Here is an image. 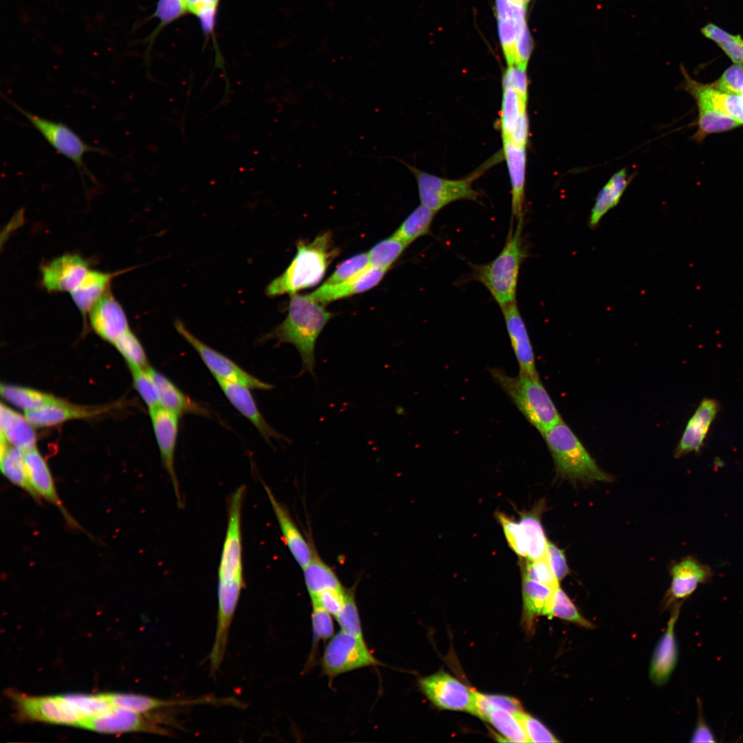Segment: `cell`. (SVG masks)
<instances>
[{
	"label": "cell",
	"instance_id": "1f68e13d",
	"mask_svg": "<svg viewBox=\"0 0 743 743\" xmlns=\"http://www.w3.org/2000/svg\"><path fill=\"white\" fill-rule=\"evenodd\" d=\"M34 426L26 417L1 405V441L25 451L36 446Z\"/></svg>",
	"mask_w": 743,
	"mask_h": 743
},
{
	"label": "cell",
	"instance_id": "74e56055",
	"mask_svg": "<svg viewBox=\"0 0 743 743\" xmlns=\"http://www.w3.org/2000/svg\"><path fill=\"white\" fill-rule=\"evenodd\" d=\"M302 570L310 597L326 590L343 588L334 571L314 552L310 562Z\"/></svg>",
	"mask_w": 743,
	"mask_h": 743
},
{
	"label": "cell",
	"instance_id": "7a4b0ae2",
	"mask_svg": "<svg viewBox=\"0 0 743 743\" xmlns=\"http://www.w3.org/2000/svg\"><path fill=\"white\" fill-rule=\"evenodd\" d=\"M323 305L308 294L291 295L286 319L265 336L278 345L290 343L296 347L302 364L299 376L308 372L315 377L316 341L333 316Z\"/></svg>",
	"mask_w": 743,
	"mask_h": 743
},
{
	"label": "cell",
	"instance_id": "3957f363",
	"mask_svg": "<svg viewBox=\"0 0 743 743\" xmlns=\"http://www.w3.org/2000/svg\"><path fill=\"white\" fill-rule=\"evenodd\" d=\"M339 254L332 233L324 232L312 241L300 240L297 253L286 270L266 287V293L273 297L290 295L317 285L324 277L333 259Z\"/></svg>",
	"mask_w": 743,
	"mask_h": 743
},
{
	"label": "cell",
	"instance_id": "52a82bcc",
	"mask_svg": "<svg viewBox=\"0 0 743 743\" xmlns=\"http://www.w3.org/2000/svg\"><path fill=\"white\" fill-rule=\"evenodd\" d=\"M406 166L414 175L420 204L438 212L448 204L458 200L478 202L480 193L473 184L486 170L503 158L502 151L494 155L468 176L450 180L424 172L402 160L393 157Z\"/></svg>",
	"mask_w": 743,
	"mask_h": 743
},
{
	"label": "cell",
	"instance_id": "f907efd6",
	"mask_svg": "<svg viewBox=\"0 0 743 743\" xmlns=\"http://www.w3.org/2000/svg\"><path fill=\"white\" fill-rule=\"evenodd\" d=\"M522 577L543 583L553 589L560 585L556 579L546 556L538 559L520 558Z\"/></svg>",
	"mask_w": 743,
	"mask_h": 743
},
{
	"label": "cell",
	"instance_id": "7402d4cb",
	"mask_svg": "<svg viewBox=\"0 0 743 743\" xmlns=\"http://www.w3.org/2000/svg\"><path fill=\"white\" fill-rule=\"evenodd\" d=\"M682 603L674 605L667 629L655 648L649 669L653 682L663 685L667 682L678 660V645L675 636V625L679 616Z\"/></svg>",
	"mask_w": 743,
	"mask_h": 743
},
{
	"label": "cell",
	"instance_id": "e7e4bbea",
	"mask_svg": "<svg viewBox=\"0 0 743 743\" xmlns=\"http://www.w3.org/2000/svg\"><path fill=\"white\" fill-rule=\"evenodd\" d=\"M528 118L527 112H525L521 115L508 140L517 146L526 147L528 140Z\"/></svg>",
	"mask_w": 743,
	"mask_h": 743
},
{
	"label": "cell",
	"instance_id": "f5cc1de1",
	"mask_svg": "<svg viewBox=\"0 0 743 743\" xmlns=\"http://www.w3.org/2000/svg\"><path fill=\"white\" fill-rule=\"evenodd\" d=\"M369 266L367 252L356 254L342 261L323 283L332 285L345 281L358 275Z\"/></svg>",
	"mask_w": 743,
	"mask_h": 743
},
{
	"label": "cell",
	"instance_id": "9f6ffc18",
	"mask_svg": "<svg viewBox=\"0 0 743 743\" xmlns=\"http://www.w3.org/2000/svg\"><path fill=\"white\" fill-rule=\"evenodd\" d=\"M312 626L313 645L320 640H325L334 636V623L331 614L318 605L312 603Z\"/></svg>",
	"mask_w": 743,
	"mask_h": 743
},
{
	"label": "cell",
	"instance_id": "836d02e7",
	"mask_svg": "<svg viewBox=\"0 0 743 743\" xmlns=\"http://www.w3.org/2000/svg\"><path fill=\"white\" fill-rule=\"evenodd\" d=\"M546 506L540 500L528 510L519 512V524L526 537L528 559H538L546 556L548 540L541 524V516Z\"/></svg>",
	"mask_w": 743,
	"mask_h": 743
},
{
	"label": "cell",
	"instance_id": "d6a6232c",
	"mask_svg": "<svg viewBox=\"0 0 743 743\" xmlns=\"http://www.w3.org/2000/svg\"><path fill=\"white\" fill-rule=\"evenodd\" d=\"M147 369L157 387L161 407L180 416L189 413L202 415L207 413L202 407L185 395L166 376L150 366Z\"/></svg>",
	"mask_w": 743,
	"mask_h": 743
},
{
	"label": "cell",
	"instance_id": "60d3db41",
	"mask_svg": "<svg viewBox=\"0 0 743 743\" xmlns=\"http://www.w3.org/2000/svg\"><path fill=\"white\" fill-rule=\"evenodd\" d=\"M698 129L693 136V139L701 143L709 135L726 132L740 127L741 125L726 114L711 107L697 105Z\"/></svg>",
	"mask_w": 743,
	"mask_h": 743
},
{
	"label": "cell",
	"instance_id": "2e32d148",
	"mask_svg": "<svg viewBox=\"0 0 743 743\" xmlns=\"http://www.w3.org/2000/svg\"><path fill=\"white\" fill-rule=\"evenodd\" d=\"M526 11L527 6L513 0H495L498 36L508 67L515 65V45L528 26Z\"/></svg>",
	"mask_w": 743,
	"mask_h": 743
},
{
	"label": "cell",
	"instance_id": "4316f807",
	"mask_svg": "<svg viewBox=\"0 0 743 743\" xmlns=\"http://www.w3.org/2000/svg\"><path fill=\"white\" fill-rule=\"evenodd\" d=\"M216 380L232 405L255 427L266 440L269 441L272 438L278 440L286 439L266 421L258 409L249 387L233 382Z\"/></svg>",
	"mask_w": 743,
	"mask_h": 743
},
{
	"label": "cell",
	"instance_id": "4fadbf2b",
	"mask_svg": "<svg viewBox=\"0 0 743 743\" xmlns=\"http://www.w3.org/2000/svg\"><path fill=\"white\" fill-rule=\"evenodd\" d=\"M120 708H114L101 715L86 719L80 727L105 733L145 732L162 735H171V732L149 716Z\"/></svg>",
	"mask_w": 743,
	"mask_h": 743
},
{
	"label": "cell",
	"instance_id": "91938a15",
	"mask_svg": "<svg viewBox=\"0 0 743 743\" xmlns=\"http://www.w3.org/2000/svg\"><path fill=\"white\" fill-rule=\"evenodd\" d=\"M513 88L525 104L528 103V80L526 70L516 65L509 66L502 76V87Z\"/></svg>",
	"mask_w": 743,
	"mask_h": 743
},
{
	"label": "cell",
	"instance_id": "277c9868",
	"mask_svg": "<svg viewBox=\"0 0 743 743\" xmlns=\"http://www.w3.org/2000/svg\"><path fill=\"white\" fill-rule=\"evenodd\" d=\"M523 217L510 230L499 254L484 264H471L472 277L484 286L501 308L516 301L520 266L526 257L523 244Z\"/></svg>",
	"mask_w": 743,
	"mask_h": 743
},
{
	"label": "cell",
	"instance_id": "7dc6e473",
	"mask_svg": "<svg viewBox=\"0 0 743 743\" xmlns=\"http://www.w3.org/2000/svg\"><path fill=\"white\" fill-rule=\"evenodd\" d=\"M113 344L129 367L144 369L149 367L142 345L130 329L118 338Z\"/></svg>",
	"mask_w": 743,
	"mask_h": 743
},
{
	"label": "cell",
	"instance_id": "f6af8a7d",
	"mask_svg": "<svg viewBox=\"0 0 743 743\" xmlns=\"http://www.w3.org/2000/svg\"><path fill=\"white\" fill-rule=\"evenodd\" d=\"M574 623L585 628H594V624L585 618L578 610L569 596L560 585L554 589L551 605V617Z\"/></svg>",
	"mask_w": 743,
	"mask_h": 743
},
{
	"label": "cell",
	"instance_id": "4dcf8cb0",
	"mask_svg": "<svg viewBox=\"0 0 743 743\" xmlns=\"http://www.w3.org/2000/svg\"><path fill=\"white\" fill-rule=\"evenodd\" d=\"M554 589L537 581L522 577L523 623L530 630L539 616L551 618Z\"/></svg>",
	"mask_w": 743,
	"mask_h": 743
},
{
	"label": "cell",
	"instance_id": "681fc988",
	"mask_svg": "<svg viewBox=\"0 0 743 743\" xmlns=\"http://www.w3.org/2000/svg\"><path fill=\"white\" fill-rule=\"evenodd\" d=\"M131 371L133 385L149 409L160 406L159 394L155 383L147 369L138 367H129Z\"/></svg>",
	"mask_w": 743,
	"mask_h": 743
},
{
	"label": "cell",
	"instance_id": "8fae6325",
	"mask_svg": "<svg viewBox=\"0 0 743 743\" xmlns=\"http://www.w3.org/2000/svg\"><path fill=\"white\" fill-rule=\"evenodd\" d=\"M175 327L197 352L216 380L239 383L250 389L269 390L273 388L272 385L252 376L232 360L204 343L190 332L182 321L177 320Z\"/></svg>",
	"mask_w": 743,
	"mask_h": 743
},
{
	"label": "cell",
	"instance_id": "6f0895ef",
	"mask_svg": "<svg viewBox=\"0 0 743 743\" xmlns=\"http://www.w3.org/2000/svg\"><path fill=\"white\" fill-rule=\"evenodd\" d=\"M710 85L726 94H740L743 92V65L733 64L726 68L722 75Z\"/></svg>",
	"mask_w": 743,
	"mask_h": 743
},
{
	"label": "cell",
	"instance_id": "7bdbcfd3",
	"mask_svg": "<svg viewBox=\"0 0 743 743\" xmlns=\"http://www.w3.org/2000/svg\"><path fill=\"white\" fill-rule=\"evenodd\" d=\"M700 31L705 38L715 43L733 64L743 65V39L740 34H732L712 23Z\"/></svg>",
	"mask_w": 743,
	"mask_h": 743
},
{
	"label": "cell",
	"instance_id": "484cf974",
	"mask_svg": "<svg viewBox=\"0 0 743 743\" xmlns=\"http://www.w3.org/2000/svg\"><path fill=\"white\" fill-rule=\"evenodd\" d=\"M108 408L80 406L61 399L57 402L25 411L24 415L34 427H47L72 420L91 418L104 413Z\"/></svg>",
	"mask_w": 743,
	"mask_h": 743
},
{
	"label": "cell",
	"instance_id": "7c38bea8",
	"mask_svg": "<svg viewBox=\"0 0 743 743\" xmlns=\"http://www.w3.org/2000/svg\"><path fill=\"white\" fill-rule=\"evenodd\" d=\"M422 693L442 709L464 711L473 714L476 691L447 673L439 671L419 680Z\"/></svg>",
	"mask_w": 743,
	"mask_h": 743
},
{
	"label": "cell",
	"instance_id": "5bb4252c",
	"mask_svg": "<svg viewBox=\"0 0 743 743\" xmlns=\"http://www.w3.org/2000/svg\"><path fill=\"white\" fill-rule=\"evenodd\" d=\"M149 414L162 464L170 477L177 505L182 507L183 501L174 464L180 416L161 406L149 410Z\"/></svg>",
	"mask_w": 743,
	"mask_h": 743
},
{
	"label": "cell",
	"instance_id": "680465c9",
	"mask_svg": "<svg viewBox=\"0 0 743 743\" xmlns=\"http://www.w3.org/2000/svg\"><path fill=\"white\" fill-rule=\"evenodd\" d=\"M347 596L344 588L329 589L311 596L312 603L319 605L336 616L342 609Z\"/></svg>",
	"mask_w": 743,
	"mask_h": 743
},
{
	"label": "cell",
	"instance_id": "6125c7cd",
	"mask_svg": "<svg viewBox=\"0 0 743 743\" xmlns=\"http://www.w3.org/2000/svg\"><path fill=\"white\" fill-rule=\"evenodd\" d=\"M698 715L696 726L691 736V742H715L716 740L711 728L705 722L702 711L700 700L698 699Z\"/></svg>",
	"mask_w": 743,
	"mask_h": 743
},
{
	"label": "cell",
	"instance_id": "cb8c5ba5",
	"mask_svg": "<svg viewBox=\"0 0 743 743\" xmlns=\"http://www.w3.org/2000/svg\"><path fill=\"white\" fill-rule=\"evenodd\" d=\"M387 272V270L369 266L345 281L332 285L323 283L308 295L314 301L325 305L371 290L381 281Z\"/></svg>",
	"mask_w": 743,
	"mask_h": 743
},
{
	"label": "cell",
	"instance_id": "d590c367",
	"mask_svg": "<svg viewBox=\"0 0 743 743\" xmlns=\"http://www.w3.org/2000/svg\"><path fill=\"white\" fill-rule=\"evenodd\" d=\"M0 465L4 477L13 485L38 499L30 484L24 460V451L1 441Z\"/></svg>",
	"mask_w": 743,
	"mask_h": 743
},
{
	"label": "cell",
	"instance_id": "bcb514c9",
	"mask_svg": "<svg viewBox=\"0 0 743 743\" xmlns=\"http://www.w3.org/2000/svg\"><path fill=\"white\" fill-rule=\"evenodd\" d=\"M65 696L77 709L84 720L105 714L114 708L104 693L67 694Z\"/></svg>",
	"mask_w": 743,
	"mask_h": 743
},
{
	"label": "cell",
	"instance_id": "83f0119b",
	"mask_svg": "<svg viewBox=\"0 0 743 743\" xmlns=\"http://www.w3.org/2000/svg\"><path fill=\"white\" fill-rule=\"evenodd\" d=\"M104 694L115 708L140 713H149L155 710L169 707L198 704H224L225 702L224 698L219 699L210 697L193 700H164L133 693H108Z\"/></svg>",
	"mask_w": 743,
	"mask_h": 743
},
{
	"label": "cell",
	"instance_id": "03108f58",
	"mask_svg": "<svg viewBox=\"0 0 743 743\" xmlns=\"http://www.w3.org/2000/svg\"><path fill=\"white\" fill-rule=\"evenodd\" d=\"M513 1H515V3H517L521 4V5H524V6H528V3L530 1V0H513Z\"/></svg>",
	"mask_w": 743,
	"mask_h": 743
},
{
	"label": "cell",
	"instance_id": "ba28073f",
	"mask_svg": "<svg viewBox=\"0 0 743 743\" xmlns=\"http://www.w3.org/2000/svg\"><path fill=\"white\" fill-rule=\"evenodd\" d=\"M8 102L20 112L35 128L45 140L61 155H63L77 168L83 176L94 177L87 169L84 156L87 153H104V151L92 147L85 142L73 129L61 122H57L30 112L8 98Z\"/></svg>",
	"mask_w": 743,
	"mask_h": 743
},
{
	"label": "cell",
	"instance_id": "30bf717a",
	"mask_svg": "<svg viewBox=\"0 0 743 743\" xmlns=\"http://www.w3.org/2000/svg\"><path fill=\"white\" fill-rule=\"evenodd\" d=\"M9 694L23 719L76 726L84 721L65 695L35 696L12 691Z\"/></svg>",
	"mask_w": 743,
	"mask_h": 743
},
{
	"label": "cell",
	"instance_id": "603a6c76",
	"mask_svg": "<svg viewBox=\"0 0 743 743\" xmlns=\"http://www.w3.org/2000/svg\"><path fill=\"white\" fill-rule=\"evenodd\" d=\"M24 460L30 484L38 499L56 506L66 520L75 525L58 496L49 466L36 446L24 451Z\"/></svg>",
	"mask_w": 743,
	"mask_h": 743
},
{
	"label": "cell",
	"instance_id": "ee69618b",
	"mask_svg": "<svg viewBox=\"0 0 743 743\" xmlns=\"http://www.w3.org/2000/svg\"><path fill=\"white\" fill-rule=\"evenodd\" d=\"M408 246L391 235L374 246L367 252L372 267L388 270Z\"/></svg>",
	"mask_w": 743,
	"mask_h": 743
},
{
	"label": "cell",
	"instance_id": "e575fe53",
	"mask_svg": "<svg viewBox=\"0 0 743 743\" xmlns=\"http://www.w3.org/2000/svg\"><path fill=\"white\" fill-rule=\"evenodd\" d=\"M114 274L96 270H89L78 286L69 294L72 299L83 314L89 312L96 301L109 288Z\"/></svg>",
	"mask_w": 743,
	"mask_h": 743
},
{
	"label": "cell",
	"instance_id": "d4e9b609",
	"mask_svg": "<svg viewBox=\"0 0 743 743\" xmlns=\"http://www.w3.org/2000/svg\"><path fill=\"white\" fill-rule=\"evenodd\" d=\"M263 485L279 526L283 540L294 560L303 569L312 560L314 552L286 508L277 500L271 489L266 484Z\"/></svg>",
	"mask_w": 743,
	"mask_h": 743
},
{
	"label": "cell",
	"instance_id": "816d5d0a",
	"mask_svg": "<svg viewBox=\"0 0 743 743\" xmlns=\"http://www.w3.org/2000/svg\"><path fill=\"white\" fill-rule=\"evenodd\" d=\"M335 617L341 630L364 638L359 612L352 590L347 591L345 602Z\"/></svg>",
	"mask_w": 743,
	"mask_h": 743
},
{
	"label": "cell",
	"instance_id": "44dd1931",
	"mask_svg": "<svg viewBox=\"0 0 743 743\" xmlns=\"http://www.w3.org/2000/svg\"><path fill=\"white\" fill-rule=\"evenodd\" d=\"M720 411L718 402L709 398H704L689 420L682 437L675 449L676 457L692 452L699 453L709 429Z\"/></svg>",
	"mask_w": 743,
	"mask_h": 743
},
{
	"label": "cell",
	"instance_id": "ac0fdd59",
	"mask_svg": "<svg viewBox=\"0 0 743 743\" xmlns=\"http://www.w3.org/2000/svg\"><path fill=\"white\" fill-rule=\"evenodd\" d=\"M680 68L684 77L682 87L693 97L696 105L715 109L743 125V92L740 94L722 92L710 83L693 79L683 66Z\"/></svg>",
	"mask_w": 743,
	"mask_h": 743
},
{
	"label": "cell",
	"instance_id": "9a60e30c",
	"mask_svg": "<svg viewBox=\"0 0 743 743\" xmlns=\"http://www.w3.org/2000/svg\"><path fill=\"white\" fill-rule=\"evenodd\" d=\"M89 270L88 261L80 255L66 253L42 267L41 281L49 292L70 293Z\"/></svg>",
	"mask_w": 743,
	"mask_h": 743
},
{
	"label": "cell",
	"instance_id": "11a10c76",
	"mask_svg": "<svg viewBox=\"0 0 743 743\" xmlns=\"http://www.w3.org/2000/svg\"><path fill=\"white\" fill-rule=\"evenodd\" d=\"M514 715L524 727L529 742H560L542 722L532 715L524 711Z\"/></svg>",
	"mask_w": 743,
	"mask_h": 743
},
{
	"label": "cell",
	"instance_id": "b9f144b4",
	"mask_svg": "<svg viewBox=\"0 0 743 743\" xmlns=\"http://www.w3.org/2000/svg\"><path fill=\"white\" fill-rule=\"evenodd\" d=\"M500 111V128L502 140H508L521 115L526 112L527 104L521 101L516 91L504 87Z\"/></svg>",
	"mask_w": 743,
	"mask_h": 743
},
{
	"label": "cell",
	"instance_id": "5b68a950",
	"mask_svg": "<svg viewBox=\"0 0 743 743\" xmlns=\"http://www.w3.org/2000/svg\"><path fill=\"white\" fill-rule=\"evenodd\" d=\"M557 474L573 482H610L613 477L602 471L570 428L561 420L543 433Z\"/></svg>",
	"mask_w": 743,
	"mask_h": 743
},
{
	"label": "cell",
	"instance_id": "db71d44e",
	"mask_svg": "<svg viewBox=\"0 0 743 743\" xmlns=\"http://www.w3.org/2000/svg\"><path fill=\"white\" fill-rule=\"evenodd\" d=\"M189 12L186 0H159L154 12V17L159 20L160 25L154 35L160 28L167 25L182 16Z\"/></svg>",
	"mask_w": 743,
	"mask_h": 743
},
{
	"label": "cell",
	"instance_id": "ffe728a7",
	"mask_svg": "<svg viewBox=\"0 0 743 743\" xmlns=\"http://www.w3.org/2000/svg\"><path fill=\"white\" fill-rule=\"evenodd\" d=\"M519 373L538 378L532 346L517 302L501 308Z\"/></svg>",
	"mask_w": 743,
	"mask_h": 743
},
{
	"label": "cell",
	"instance_id": "e0dca14e",
	"mask_svg": "<svg viewBox=\"0 0 743 743\" xmlns=\"http://www.w3.org/2000/svg\"><path fill=\"white\" fill-rule=\"evenodd\" d=\"M90 325L103 339L113 343L129 330L126 314L109 288L92 305Z\"/></svg>",
	"mask_w": 743,
	"mask_h": 743
},
{
	"label": "cell",
	"instance_id": "9c48e42d",
	"mask_svg": "<svg viewBox=\"0 0 743 743\" xmlns=\"http://www.w3.org/2000/svg\"><path fill=\"white\" fill-rule=\"evenodd\" d=\"M380 665L364 638L341 630L325 648L321 658L323 673L330 678L357 669Z\"/></svg>",
	"mask_w": 743,
	"mask_h": 743
},
{
	"label": "cell",
	"instance_id": "be15d7a7",
	"mask_svg": "<svg viewBox=\"0 0 743 743\" xmlns=\"http://www.w3.org/2000/svg\"><path fill=\"white\" fill-rule=\"evenodd\" d=\"M485 700L491 705L504 709L513 715L523 712L520 702L514 698L503 695L483 694Z\"/></svg>",
	"mask_w": 743,
	"mask_h": 743
},
{
	"label": "cell",
	"instance_id": "94428289",
	"mask_svg": "<svg viewBox=\"0 0 743 743\" xmlns=\"http://www.w3.org/2000/svg\"><path fill=\"white\" fill-rule=\"evenodd\" d=\"M546 558L556 579L560 583L570 573L564 551L548 541Z\"/></svg>",
	"mask_w": 743,
	"mask_h": 743
},
{
	"label": "cell",
	"instance_id": "d6986e66",
	"mask_svg": "<svg viewBox=\"0 0 743 743\" xmlns=\"http://www.w3.org/2000/svg\"><path fill=\"white\" fill-rule=\"evenodd\" d=\"M671 582L666 595L667 605H676L690 596L700 584L713 577L711 568L692 557H686L671 568Z\"/></svg>",
	"mask_w": 743,
	"mask_h": 743
},
{
	"label": "cell",
	"instance_id": "8992f818",
	"mask_svg": "<svg viewBox=\"0 0 743 743\" xmlns=\"http://www.w3.org/2000/svg\"><path fill=\"white\" fill-rule=\"evenodd\" d=\"M490 373L529 423L541 434L562 420L539 377H530L521 373L511 376L498 368H491Z\"/></svg>",
	"mask_w": 743,
	"mask_h": 743
},
{
	"label": "cell",
	"instance_id": "c3c4849f",
	"mask_svg": "<svg viewBox=\"0 0 743 743\" xmlns=\"http://www.w3.org/2000/svg\"><path fill=\"white\" fill-rule=\"evenodd\" d=\"M495 517L502 526L510 548L521 559L527 557V544L523 528L519 522L508 515L497 511Z\"/></svg>",
	"mask_w": 743,
	"mask_h": 743
},
{
	"label": "cell",
	"instance_id": "8d00e7d4",
	"mask_svg": "<svg viewBox=\"0 0 743 743\" xmlns=\"http://www.w3.org/2000/svg\"><path fill=\"white\" fill-rule=\"evenodd\" d=\"M625 169L615 173L599 193L591 211L590 225L595 226L603 216L619 202L629 183Z\"/></svg>",
	"mask_w": 743,
	"mask_h": 743
},
{
	"label": "cell",
	"instance_id": "6da1fadb",
	"mask_svg": "<svg viewBox=\"0 0 743 743\" xmlns=\"http://www.w3.org/2000/svg\"><path fill=\"white\" fill-rule=\"evenodd\" d=\"M246 486L231 494L227 505L226 532L217 576V614L214 642L209 654L210 671L215 674L226 651L230 626L244 588L241 515Z\"/></svg>",
	"mask_w": 743,
	"mask_h": 743
},
{
	"label": "cell",
	"instance_id": "f1b7e54d",
	"mask_svg": "<svg viewBox=\"0 0 743 743\" xmlns=\"http://www.w3.org/2000/svg\"><path fill=\"white\" fill-rule=\"evenodd\" d=\"M509 173L511 184L512 221L523 217L525 189L526 153V147L517 146L509 140L503 141L502 150Z\"/></svg>",
	"mask_w": 743,
	"mask_h": 743
},
{
	"label": "cell",
	"instance_id": "ab89813d",
	"mask_svg": "<svg viewBox=\"0 0 743 743\" xmlns=\"http://www.w3.org/2000/svg\"><path fill=\"white\" fill-rule=\"evenodd\" d=\"M436 213L420 204L406 217L392 235L409 246L418 238L429 234Z\"/></svg>",
	"mask_w": 743,
	"mask_h": 743
},
{
	"label": "cell",
	"instance_id": "f35d334b",
	"mask_svg": "<svg viewBox=\"0 0 743 743\" xmlns=\"http://www.w3.org/2000/svg\"><path fill=\"white\" fill-rule=\"evenodd\" d=\"M2 398L24 412L58 402L61 399L30 387L1 384Z\"/></svg>",
	"mask_w": 743,
	"mask_h": 743
},
{
	"label": "cell",
	"instance_id": "f546056e",
	"mask_svg": "<svg viewBox=\"0 0 743 743\" xmlns=\"http://www.w3.org/2000/svg\"><path fill=\"white\" fill-rule=\"evenodd\" d=\"M473 714L489 722L508 742H529L526 731L510 712L488 703L483 693L476 692Z\"/></svg>",
	"mask_w": 743,
	"mask_h": 743
}]
</instances>
